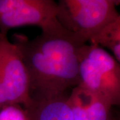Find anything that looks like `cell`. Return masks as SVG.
Listing matches in <instances>:
<instances>
[{"mask_svg": "<svg viewBox=\"0 0 120 120\" xmlns=\"http://www.w3.org/2000/svg\"><path fill=\"white\" fill-rule=\"evenodd\" d=\"M13 43L26 65L32 101L60 98L79 85V50L86 42L59 22L33 39L15 35Z\"/></svg>", "mask_w": 120, "mask_h": 120, "instance_id": "6da1fadb", "label": "cell"}, {"mask_svg": "<svg viewBox=\"0 0 120 120\" xmlns=\"http://www.w3.org/2000/svg\"><path fill=\"white\" fill-rule=\"evenodd\" d=\"M79 85L120 106V64L103 48L84 44L79 50Z\"/></svg>", "mask_w": 120, "mask_h": 120, "instance_id": "7a4b0ae2", "label": "cell"}, {"mask_svg": "<svg viewBox=\"0 0 120 120\" xmlns=\"http://www.w3.org/2000/svg\"><path fill=\"white\" fill-rule=\"evenodd\" d=\"M113 0H60L57 19L66 30L91 41L119 16Z\"/></svg>", "mask_w": 120, "mask_h": 120, "instance_id": "3957f363", "label": "cell"}, {"mask_svg": "<svg viewBox=\"0 0 120 120\" xmlns=\"http://www.w3.org/2000/svg\"><path fill=\"white\" fill-rule=\"evenodd\" d=\"M8 33L0 31V109L11 105H28L27 71L19 49L8 38Z\"/></svg>", "mask_w": 120, "mask_h": 120, "instance_id": "277c9868", "label": "cell"}, {"mask_svg": "<svg viewBox=\"0 0 120 120\" xmlns=\"http://www.w3.org/2000/svg\"><path fill=\"white\" fill-rule=\"evenodd\" d=\"M57 3L53 0H0V31L23 26L41 30L58 22Z\"/></svg>", "mask_w": 120, "mask_h": 120, "instance_id": "5b68a950", "label": "cell"}, {"mask_svg": "<svg viewBox=\"0 0 120 120\" xmlns=\"http://www.w3.org/2000/svg\"><path fill=\"white\" fill-rule=\"evenodd\" d=\"M74 120H109L112 106L98 95L77 86L67 98Z\"/></svg>", "mask_w": 120, "mask_h": 120, "instance_id": "8992f818", "label": "cell"}, {"mask_svg": "<svg viewBox=\"0 0 120 120\" xmlns=\"http://www.w3.org/2000/svg\"><path fill=\"white\" fill-rule=\"evenodd\" d=\"M23 109L27 120H74L65 95L45 101H32Z\"/></svg>", "mask_w": 120, "mask_h": 120, "instance_id": "52a82bcc", "label": "cell"}, {"mask_svg": "<svg viewBox=\"0 0 120 120\" xmlns=\"http://www.w3.org/2000/svg\"><path fill=\"white\" fill-rule=\"evenodd\" d=\"M90 42L91 44L101 45L110 49L120 64V31L114 26L113 22Z\"/></svg>", "mask_w": 120, "mask_h": 120, "instance_id": "ba28073f", "label": "cell"}, {"mask_svg": "<svg viewBox=\"0 0 120 120\" xmlns=\"http://www.w3.org/2000/svg\"><path fill=\"white\" fill-rule=\"evenodd\" d=\"M0 120H27L24 109L18 105H11L0 109Z\"/></svg>", "mask_w": 120, "mask_h": 120, "instance_id": "9c48e42d", "label": "cell"}, {"mask_svg": "<svg viewBox=\"0 0 120 120\" xmlns=\"http://www.w3.org/2000/svg\"><path fill=\"white\" fill-rule=\"evenodd\" d=\"M113 24L120 31V14L119 15V16L117 17V18L113 22Z\"/></svg>", "mask_w": 120, "mask_h": 120, "instance_id": "30bf717a", "label": "cell"}, {"mask_svg": "<svg viewBox=\"0 0 120 120\" xmlns=\"http://www.w3.org/2000/svg\"><path fill=\"white\" fill-rule=\"evenodd\" d=\"M109 120H113V119H112V117H111V118L109 119Z\"/></svg>", "mask_w": 120, "mask_h": 120, "instance_id": "8fae6325", "label": "cell"}, {"mask_svg": "<svg viewBox=\"0 0 120 120\" xmlns=\"http://www.w3.org/2000/svg\"></svg>", "mask_w": 120, "mask_h": 120, "instance_id": "7c38bea8", "label": "cell"}]
</instances>
